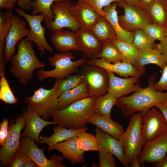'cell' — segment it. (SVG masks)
Masks as SVG:
<instances>
[{
    "label": "cell",
    "mask_w": 167,
    "mask_h": 167,
    "mask_svg": "<svg viewBox=\"0 0 167 167\" xmlns=\"http://www.w3.org/2000/svg\"><path fill=\"white\" fill-rule=\"evenodd\" d=\"M12 10L6 11L0 15V48L4 49L6 37L11 28L13 15Z\"/></svg>",
    "instance_id": "8d00e7d4"
},
{
    "label": "cell",
    "mask_w": 167,
    "mask_h": 167,
    "mask_svg": "<svg viewBox=\"0 0 167 167\" xmlns=\"http://www.w3.org/2000/svg\"><path fill=\"white\" fill-rule=\"evenodd\" d=\"M89 123L93 124L114 138L119 140L124 130L120 123L113 121L111 118L93 113Z\"/></svg>",
    "instance_id": "484cf974"
},
{
    "label": "cell",
    "mask_w": 167,
    "mask_h": 167,
    "mask_svg": "<svg viewBox=\"0 0 167 167\" xmlns=\"http://www.w3.org/2000/svg\"><path fill=\"white\" fill-rule=\"evenodd\" d=\"M75 32L84 58L90 60L97 58L103 44L91 32L80 29Z\"/></svg>",
    "instance_id": "603a6c76"
},
{
    "label": "cell",
    "mask_w": 167,
    "mask_h": 167,
    "mask_svg": "<svg viewBox=\"0 0 167 167\" xmlns=\"http://www.w3.org/2000/svg\"><path fill=\"white\" fill-rule=\"evenodd\" d=\"M165 28L167 30V23L166 24V25L165 26Z\"/></svg>",
    "instance_id": "6f0895ef"
},
{
    "label": "cell",
    "mask_w": 167,
    "mask_h": 167,
    "mask_svg": "<svg viewBox=\"0 0 167 167\" xmlns=\"http://www.w3.org/2000/svg\"><path fill=\"white\" fill-rule=\"evenodd\" d=\"M127 4L134 6H138L139 0H122Z\"/></svg>",
    "instance_id": "11a10c76"
},
{
    "label": "cell",
    "mask_w": 167,
    "mask_h": 167,
    "mask_svg": "<svg viewBox=\"0 0 167 167\" xmlns=\"http://www.w3.org/2000/svg\"><path fill=\"white\" fill-rule=\"evenodd\" d=\"M157 48L161 52L167 64V35L157 44Z\"/></svg>",
    "instance_id": "bcb514c9"
},
{
    "label": "cell",
    "mask_w": 167,
    "mask_h": 167,
    "mask_svg": "<svg viewBox=\"0 0 167 167\" xmlns=\"http://www.w3.org/2000/svg\"><path fill=\"white\" fill-rule=\"evenodd\" d=\"M124 11L123 15L118 16L122 27L129 32L143 29L146 24L153 23L148 12L138 6L129 5L122 1L118 4Z\"/></svg>",
    "instance_id": "8fae6325"
},
{
    "label": "cell",
    "mask_w": 167,
    "mask_h": 167,
    "mask_svg": "<svg viewBox=\"0 0 167 167\" xmlns=\"http://www.w3.org/2000/svg\"><path fill=\"white\" fill-rule=\"evenodd\" d=\"M26 21L19 17L13 15L11 28L5 41L3 60L5 64L10 62L11 57L15 54L16 46L23 38L28 35L29 29L26 28Z\"/></svg>",
    "instance_id": "5bb4252c"
},
{
    "label": "cell",
    "mask_w": 167,
    "mask_h": 167,
    "mask_svg": "<svg viewBox=\"0 0 167 167\" xmlns=\"http://www.w3.org/2000/svg\"><path fill=\"white\" fill-rule=\"evenodd\" d=\"M118 2H114L105 7L103 11L105 13V18L113 27L118 38V40L132 43L133 38V32H129L124 29L120 24L118 19L116 7Z\"/></svg>",
    "instance_id": "d4e9b609"
},
{
    "label": "cell",
    "mask_w": 167,
    "mask_h": 167,
    "mask_svg": "<svg viewBox=\"0 0 167 167\" xmlns=\"http://www.w3.org/2000/svg\"><path fill=\"white\" fill-rule=\"evenodd\" d=\"M87 131H82L78 135V148L83 151H97L99 146L96 136L87 133Z\"/></svg>",
    "instance_id": "d590c367"
},
{
    "label": "cell",
    "mask_w": 167,
    "mask_h": 167,
    "mask_svg": "<svg viewBox=\"0 0 167 167\" xmlns=\"http://www.w3.org/2000/svg\"><path fill=\"white\" fill-rule=\"evenodd\" d=\"M147 12L153 23L165 28L167 23V3L156 0L149 7Z\"/></svg>",
    "instance_id": "4dcf8cb0"
},
{
    "label": "cell",
    "mask_w": 167,
    "mask_h": 167,
    "mask_svg": "<svg viewBox=\"0 0 167 167\" xmlns=\"http://www.w3.org/2000/svg\"><path fill=\"white\" fill-rule=\"evenodd\" d=\"M0 100L6 104H16L18 100L15 97L5 74L0 75Z\"/></svg>",
    "instance_id": "74e56055"
},
{
    "label": "cell",
    "mask_w": 167,
    "mask_h": 167,
    "mask_svg": "<svg viewBox=\"0 0 167 167\" xmlns=\"http://www.w3.org/2000/svg\"><path fill=\"white\" fill-rule=\"evenodd\" d=\"M87 65L82 75L89 96L96 98L105 94L107 92L109 86L108 72L99 66Z\"/></svg>",
    "instance_id": "7c38bea8"
},
{
    "label": "cell",
    "mask_w": 167,
    "mask_h": 167,
    "mask_svg": "<svg viewBox=\"0 0 167 167\" xmlns=\"http://www.w3.org/2000/svg\"><path fill=\"white\" fill-rule=\"evenodd\" d=\"M143 29L155 41H160L167 35V30L165 28L153 23L146 24Z\"/></svg>",
    "instance_id": "ab89813d"
},
{
    "label": "cell",
    "mask_w": 167,
    "mask_h": 167,
    "mask_svg": "<svg viewBox=\"0 0 167 167\" xmlns=\"http://www.w3.org/2000/svg\"><path fill=\"white\" fill-rule=\"evenodd\" d=\"M23 115H18L11 124L5 143L0 149V161L2 166H8L15 153L20 148L21 132L25 126Z\"/></svg>",
    "instance_id": "9c48e42d"
},
{
    "label": "cell",
    "mask_w": 167,
    "mask_h": 167,
    "mask_svg": "<svg viewBox=\"0 0 167 167\" xmlns=\"http://www.w3.org/2000/svg\"><path fill=\"white\" fill-rule=\"evenodd\" d=\"M71 12L80 29L90 32L101 16L90 6L79 1L74 5Z\"/></svg>",
    "instance_id": "d6986e66"
},
{
    "label": "cell",
    "mask_w": 167,
    "mask_h": 167,
    "mask_svg": "<svg viewBox=\"0 0 167 167\" xmlns=\"http://www.w3.org/2000/svg\"><path fill=\"white\" fill-rule=\"evenodd\" d=\"M153 167H167V156L166 155L152 163Z\"/></svg>",
    "instance_id": "816d5d0a"
},
{
    "label": "cell",
    "mask_w": 167,
    "mask_h": 167,
    "mask_svg": "<svg viewBox=\"0 0 167 167\" xmlns=\"http://www.w3.org/2000/svg\"><path fill=\"white\" fill-rule=\"evenodd\" d=\"M154 64L162 70L167 65L161 51L157 48H149L139 51L134 66L142 74L145 72V66Z\"/></svg>",
    "instance_id": "cb8c5ba5"
},
{
    "label": "cell",
    "mask_w": 167,
    "mask_h": 167,
    "mask_svg": "<svg viewBox=\"0 0 167 167\" xmlns=\"http://www.w3.org/2000/svg\"><path fill=\"white\" fill-rule=\"evenodd\" d=\"M27 156L21 151H17L10 161L8 166L11 167H24Z\"/></svg>",
    "instance_id": "7bdbcfd3"
},
{
    "label": "cell",
    "mask_w": 167,
    "mask_h": 167,
    "mask_svg": "<svg viewBox=\"0 0 167 167\" xmlns=\"http://www.w3.org/2000/svg\"><path fill=\"white\" fill-rule=\"evenodd\" d=\"M19 150L32 159L38 167H65L62 162L64 158L54 154L49 159L44 153V148L40 149L35 143V141L28 137H22L20 139Z\"/></svg>",
    "instance_id": "30bf717a"
},
{
    "label": "cell",
    "mask_w": 167,
    "mask_h": 167,
    "mask_svg": "<svg viewBox=\"0 0 167 167\" xmlns=\"http://www.w3.org/2000/svg\"><path fill=\"white\" fill-rule=\"evenodd\" d=\"M8 119L4 118L0 125V145L3 146L8 135Z\"/></svg>",
    "instance_id": "f6af8a7d"
},
{
    "label": "cell",
    "mask_w": 167,
    "mask_h": 167,
    "mask_svg": "<svg viewBox=\"0 0 167 167\" xmlns=\"http://www.w3.org/2000/svg\"></svg>",
    "instance_id": "680465c9"
},
{
    "label": "cell",
    "mask_w": 167,
    "mask_h": 167,
    "mask_svg": "<svg viewBox=\"0 0 167 167\" xmlns=\"http://www.w3.org/2000/svg\"><path fill=\"white\" fill-rule=\"evenodd\" d=\"M60 0H35L32 1V15H37L40 13L44 16L46 24L51 23L54 18L52 10V5L54 2Z\"/></svg>",
    "instance_id": "1f68e13d"
},
{
    "label": "cell",
    "mask_w": 167,
    "mask_h": 167,
    "mask_svg": "<svg viewBox=\"0 0 167 167\" xmlns=\"http://www.w3.org/2000/svg\"><path fill=\"white\" fill-rule=\"evenodd\" d=\"M97 58L114 63L122 61V57L120 51L113 43L108 42L103 44Z\"/></svg>",
    "instance_id": "d6a6232c"
},
{
    "label": "cell",
    "mask_w": 167,
    "mask_h": 167,
    "mask_svg": "<svg viewBox=\"0 0 167 167\" xmlns=\"http://www.w3.org/2000/svg\"><path fill=\"white\" fill-rule=\"evenodd\" d=\"M162 75L159 80L154 84L156 90L160 92L166 91L167 92V65L162 70Z\"/></svg>",
    "instance_id": "ee69618b"
},
{
    "label": "cell",
    "mask_w": 167,
    "mask_h": 167,
    "mask_svg": "<svg viewBox=\"0 0 167 167\" xmlns=\"http://www.w3.org/2000/svg\"><path fill=\"white\" fill-rule=\"evenodd\" d=\"M22 115L25 122V128L21 134V137H28L34 139L39 145V135L45 126L55 125L54 121H48L42 119L31 106L28 105L26 109H23Z\"/></svg>",
    "instance_id": "9a60e30c"
},
{
    "label": "cell",
    "mask_w": 167,
    "mask_h": 167,
    "mask_svg": "<svg viewBox=\"0 0 167 167\" xmlns=\"http://www.w3.org/2000/svg\"><path fill=\"white\" fill-rule=\"evenodd\" d=\"M52 128L53 133L50 136H40V143L46 144L48 146H50L63 142L70 137L77 136L80 132L88 130L87 127L80 129H72L58 125Z\"/></svg>",
    "instance_id": "4316f807"
},
{
    "label": "cell",
    "mask_w": 167,
    "mask_h": 167,
    "mask_svg": "<svg viewBox=\"0 0 167 167\" xmlns=\"http://www.w3.org/2000/svg\"><path fill=\"white\" fill-rule=\"evenodd\" d=\"M32 43L26 38L21 39L18 43L17 53L10 61V72L24 85L31 80L35 69H42L45 66V63L40 61L36 56Z\"/></svg>",
    "instance_id": "7a4b0ae2"
},
{
    "label": "cell",
    "mask_w": 167,
    "mask_h": 167,
    "mask_svg": "<svg viewBox=\"0 0 167 167\" xmlns=\"http://www.w3.org/2000/svg\"><path fill=\"white\" fill-rule=\"evenodd\" d=\"M142 129L144 143L167 134V122L158 109L152 108L142 115Z\"/></svg>",
    "instance_id": "4fadbf2b"
},
{
    "label": "cell",
    "mask_w": 167,
    "mask_h": 167,
    "mask_svg": "<svg viewBox=\"0 0 167 167\" xmlns=\"http://www.w3.org/2000/svg\"><path fill=\"white\" fill-rule=\"evenodd\" d=\"M98 158L100 167H115L116 160L112 154L99 150Z\"/></svg>",
    "instance_id": "b9f144b4"
},
{
    "label": "cell",
    "mask_w": 167,
    "mask_h": 167,
    "mask_svg": "<svg viewBox=\"0 0 167 167\" xmlns=\"http://www.w3.org/2000/svg\"><path fill=\"white\" fill-rule=\"evenodd\" d=\"M18 5L24 10H30L32 1L30 0H17Z\"/></svg>",
    "instance_id": "681fc988"
},
{
    "label": "cell",
    "mask_w": 167,
    "mask_h": 167,
    "mask_svg": "<svg viewBox=\"0 0 167 167\" xmlns=\"http://www.w3.org/2000/svg\"><path fill=\"white\" fill-rule=\"evenodd\" d=\"M55 150L61 152L62 157L68 160L71 165L84 161V152L78 148L77 136L70 137L63 142L48 146V151Z\"/></svg>",
    "instance_id": "ffe728a7"
},
{
    "label": "cell",
    "mask_w": 167,
    "mask_h": 167,
    "mask_svg": "<svg viewBox=\"0 0 167 167\" xmlns=\"http://www.w3.org/2000/svg\"><path fill=\"white\" fill-rule=\"evenodd\" d=\"M51 40L55 48L59 52H81L75 32L61 29L53 32Z\"/></svg>",
    "instance_id": "44dd1931"
},
{
    "label": "cell",
    "mask_w": 167,
    "mask_h": 167,
    "mask_svg": "<svg viewBox=\"0 0 167 167\" xmlns=\"http://www.w3.org/2000/svg\"><path fill=\"white\" fill-rule=\"evenodd\" d=\"M156 107L162 113L167 122V102L158 104Z\"/></svg>",
    "instance_id": "f907efd6"
},
{
    "label": "cell",
    "mask_w": 167,
    "mask_h": 167,
    "mask_svg": "<svg viewBox=\"0 0 167 167\" xmlns=\"http://www.w3.org/2000/svg\"><path fill=\"white\" fill-rule=\"evenodd\" d=\"M156 0H139L138 6L147 12L149 6Z\"/></svg>",
    "instance_id": "c3c4849f"
},
{
    "label": "cell",
    "mask_w": 167,
    "mask_h": 167,
    "mask_svg": "<svg viewBox=\"0 0 167 167\" xmlns=\"http://www.w3.org/2000/svg\"><path fill=\"white\" fill-rule=\"evenodd\" d=\"M161 0L167 3V0Z\"/></svg>",
    "instance_id": "9f6ffc18"
},
{
    "label": "cell",
    "mask_w": 167,
    "mask_h": 167,
    "mask_svg": "<svg viewBox=\"0 0 167 167\" xmlns=\"http://www.w3.org/2000/svg\"><path fill=\"white\" fill-rule=\"evenodd\" d=\"M15 11L17 14L25 19L29 26V32L26 38L36 44L41 53L44 54L46 50L52 54L53 49L45 37V28L41 25L45 19L44 16L41 14L30 15L19 8L16 9Z\"/></svg>",
    "instance_id": "ba28073f"
},
{
    "label": "cell",
    "mask_w": 167,
    "mask_h": 167,
    "mask_svg": "<svg viewBox=\"0 0 167 167\" xmlns=\"http://www.w3.org/2000/svg\"><path fill=\"white\" fill-rule=\"evenodd\" d=\"M129 167H140L138 157L132 159L129 163Z\"/></svg>",
    "instance_id": "db71d44e"
},
{
    "label": "cell",
    "mask_w": 167,
    "mask_h": 167,
    "mask_svg": "<svg viewBox=\"0 0 167 167\" xmlns=\"http://www.w3.org/2000/svg\"><path fill=\"white\" fill-rule=\"evenodd\" d=\"M95 131L98 143L99 150L112 154L116 157L124 166L129 167V163L126 160L124 149L120 140L97 126H96Z\"/></svg>",
    "instance_id": "e0dca14e"
},
{
    "label": "cell",
    "mask_w": 167,
    "mask_h": 167,
    "mask_svg": "<svg viewBox=\"0 0 167 167\" xmlns=\"http://www.w3.org/2000/svg\"><path fill=\"white\" fill-rule=\"evenodd\" d=\"M75 58L71 51L55 54L48 60L51 67H54L51 70L40 69L37 72L38 80L41 81L48 78L55 79L65 78L74 73L78 69L86 63V58H81L73 61Z\"/></svg>",
    "instance_id": "277c9868"
},
{
    "label": "cell",
    "mask_w": 167,
    "mask_h": 167,
    "mask_svg": "<svg viewBox=\"0 0 167 167\" xmlns=\"http://www.w3.org/2000/svg\"><path fill=\"white\" fill-rule=\"evenodd\" d=\"M57 80L58 86L59 96L66 91L72 89L80 84L84 80L82 75H70L67 77Z\"/></svg>",
    "instance_id": "f35d334b"
},
{
    "label": "cell",
    "mask_w": 167,
    "mask_h": 167,
    "mask_svg": "<svg viewBox=\"0 0 167 167\" xmlns=\"http://www.w3.org/2000/svg\"><path fill=\"white\" fill-rule=\"evenodd\" d=\"M71 0H63L56 1L52 5V10L54 15V20L46 24V26L53 32L67 28L74 32L80 27L71 12L74 4Z\"/></svg>",
    "instance_id": "52a82bcc"
},
{
    "label": "cell",
    "mask_w": 167,
    "mask_h": 167,
    "mask_svg": "<svg viewBox=\"0 0 167 167\" xmlns=\"http://www.w3.org/2000/svg\"><path fill=\"white\" fill-rule=\"evenodd\" d=\"M83 2L91 7L100 16L106 17L104 8L114 2H120L122 0H77Z\"/></svg>",
    "instance_id": "60d3db41"
},
{
    "label": "cell",
    "mask_w": 167,
    "mask_h": 167,
    "mask_svg": "<svg viewBox=\"0 0 167 167\" xmlns=\"http://www.w3.org/2000/svg\"><path fill=\"white\" fill-rule=\"evenodd\" d=\"M88 96L87 85L84 80L75 88L64 92L59 96L58 109H64L73 102Z\"/></svg>",
    "instance_id": "83f0119b"
},
{
    "label": "cell",
    "mask_w": 167,
    "mask_h": 167,
    "mask_svg": "<svg viewBox=\"0 0 167 167\" xmlns=\"http://www.w3.org/2000/svg\"><path fill=\"white\" fill-rule=\"evenodd\" d=\"M96 98L88 96L64 109L56 110L51 117L53 121L58 126L69 129H80L86 127L93 113Z\"/></svg>",
    "instance_id": "3957f363"
},
{
    "label": "cell",
    "mask_w": 167,
    "mask_h": 167,
    "mask_svg": "<svg viewBox=\"0 0 167 167\" xmlns=\"http://www.w3.org/2000/svg\"><path fill=\"white\" fill-rule=\"evenodd\" d=\"M88 65L96 66L101 67L108 72H113L118 75L121 77L128 78L129 76L139 78L142 74L131 64L121 61L113 63L101 59L87 60Z\"/></svg>",
    "instance_id": "7402d4cb"
},
{
    "label": "cell",
    "mask_w": 167,
    "mask_h": 167,
    "mask_svg": "<svg viewBox=\"0 0 167 167\" xmlns=\"http://www.w3.org/2000/svg\"><path fill=\"white\" fill-rule=\"evenodd\" d=\"M155 75L148 79L147 87H139L131 95L118 99L115 105L121 110L124 118L137 112L142 115L158 104L167 102V92H160L154 88Z\"/></svg>",
    "instance_id": "6da1fadb"
},
{
    "label": "cell",
    "mask_w": 167,
    "mask_h": 167,
    "mask_svg": "<svg viewBox=\"0 0 167 167\" xmlns=\"http://www.w3.org/2000/svg\"><path fill=\"white\" fill-rule=\"evenodd\" d=\"M117 99L108 92L96 97L93 105V113L111 118L112 109L115 105Z\"/></svg>",
    "instance_id": "f546056e"
},
{
    "label": "cell",
    "mask_w": 167,
    "mask_h": 167,
    "mask_svg": "<svg viewBox=\"0 0 167 167\" xmlns=\"http://www.w3.org/2000/svg\"><path fill=\"white\" fill-rule=\"evenodd\" d=\"M142 114L134 113L131 115L126 130L119 140L127 161L130 163L138 157L144 143L142 129Z\"/></svg>",
    "instance_id": "5b68a950"
},
{
    "label": "cell",
    "mask_w": 167,
    "mask_h": 167,
    "mask_svg": "<svg viewBox=\"0 0 167 167\" xmlns=\"http://www.w3.org/2000/svg\"><path fill=\"white\" fill-rule=\"evenodd\" d=\"M108 73L109 84L107 92L117 99L134 92L140 87L139 78H123L116 76L113 73Z\"/></svg>",
    "instance_id": "ac0fdd59"
},
{
    "label": "cell",
    "mask_w": 167,
    "mask_h": 167,
    "mask_svg": "<svg viewBox=\"0 0 167 167\" xmlns=\"http://www.w3.org/2000/svg\"><path fill=\"white\" fill-rule=\"evenodd\" d=\"M24 167H38L37 165L32 159L27 156Z\"/></svg>",
    "instance_id": "f5cc1de1"
},
{
    "label": "cell",
    "mask_w": 167,
    "mask_h": 167,
    "mask_svg": "<svg viewBox=\"0 0 167 167\" xmlns=\"http://www.w3.org/2000/svg\"><path fill=\"white\" fill-rule=\"evenodd\" d=\"M121 52L122 61L129 62L134 65L139 51L132 43L116 40L112 41Z\"/></svg>",
    "instance_id": "836d02e7"
},
{
    "label": "cell",
    "mask_w": 167,
    "mask_h": 167,
    "mask_svg": "<svg viewBox=\"0 0 167 167\" xmlns=\"http://www.w3.org/2000/svg\"><path fill=\"white\" fill-rule=\"evenodd\" d=\"M133 40L132 44L139 51L149 48H157L155 41L151 38L143 29L133 32Z\"/></svg>",
    "instance_id": "e575fe53"
},
{
    "label": "cell",
    "mask_w": 167,
    "mask_h": 167,
    "mask_svg": "<svg viewBox=\"0 0 167 167\" xmlns=\"http://www.w3.org/2000/svg\"><path fill=\"white\" fill-rule=\"evenodd\" d=\"M58 90L56 79L52 88L47 89L41 87L34 91L33 95L26 97L24 102L32 107L42 119L48 121L58 109Z\"/></svg>",
    "instance_id": "8992f818"
},
{
    "label": "cell",
    "mask_w": 167,
    "mask_h": 167,
    "mask_svg": "<svg viewBox=\"0 0 167 167\" xmlns=\"http://www.w3.org/2000/svg\"><path fill=\"white\" fill-rule=\"evenodd\" d=\"M91 32L103 44L118 40L113 27L104 17H100L93 26Z\"/></svg>",
    "instance_id": "f1b7e54d"
},
{
    "label": "cell",
    "mask_w": 167,
    "mask_h": 167,
    "mask_svg": "<svg viewBox=\"0 0 167 167\" xmlns=\"http://www.w3.org/2000/svg\"><path fill=\"white\" fill-rule=\"evenodd\" d=\"M17 0H0V7L6 11H11L15 7Z\"/></svg>",
    "instance_id": "7dc6e473"
},
{
    "label": "cell",
    "mask_w": 167,
    "mask_h": 167,
    "mask_svg": "<svg viewBox=\"0 0 167 167\" xmlns=\"http://www.w3.org/2000/svg\"><path fill=\"white\" fill-rule=\"evenodd\" d=\"M167 134L145 142L138 157L140 165L153 163L166 156Z\"/></svg>",
    "instance_id": "2e32d148"
}]
</instances>
